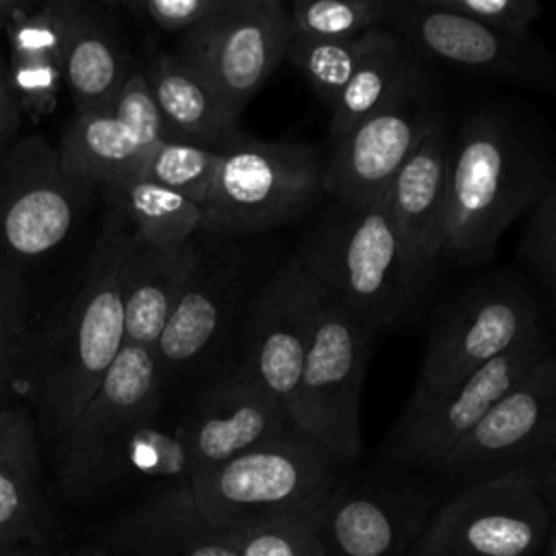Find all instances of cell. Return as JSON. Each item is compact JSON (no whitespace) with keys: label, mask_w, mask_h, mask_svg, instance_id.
I'll list each match as a JSON object with an SVG mask.
<instances>
[{"label":"cell","mask_w":556,"mask_h":556,"mask_svg":"<svg viewBox=\"0 0 556 556\" xmlns=\"http://www.w3.org/2000/svg\"><path fill=\"white\" fill-rule=\"evenodd\" d=\"M543 330L539 300L523 276L502 269L465 285L430 321L406 408L428 404Z\"/></svg>","instance_id":"8992f818"},{"label":"cell","mask_w":556,"mask_h":556,"mask_svg":"<svg viewBox=\"0 0 556 556\" xmlns=\"http://www.w3.org/2000/svg\"><path fill=\"white\" fill-rule=\"evenodd\" d=\"M106 191L115 213L128 219L130 230L154 248H180L202 232V206L148 178H130Z\"/></svg>","instance_id":"83f0119b"},{"label":"cell","mask_w":556,"mask_h":556,"mask_svg":"<svg viewBox=\"0 0 556 556\" xmlns=\"http://www.w3.org/2000/svg\"><path fill=\"white\" fill-rule=\"evenodd\" d=\"M437 9L469 17L486 28L513 35L532 37V26L541 15L536 0H430Z\"/></svg>","instance_id":"e575fe53"},{"label":"cell","mask_w":556,"mask_h":556,"mask_svg":"<svg viewBox=\"0 0 556 556\" xmlns=\"http://www.w3.org/2000/svg\"><path fill=\"white\" fill-rule=\"evenodd\" d=\"M389 28L421 59L489 80L523 85L556 98V54L534 35L513 37L430 0H395Z\"/></svg>","instance_id":"8fae6325"},{"label":"cell","mask_w":556,"mask_h":556,"mask_svg":"<svg viewBox=\"0 0 556 556\" xmlns=\"http://www.w3.org/2000/svg\"><path fill=\"white\" fill-rule=\"evenodd\" d=\"M128 226L117 213L91 254L83 285L52 337L37 376V421L61 441L124 348V311L117 267Z\"/></svg>","instance_id":"7a4b0ae2"},{"label":"cell","mask_w":556,"mask_h":556,"mask_svg":"<svg viewBox=\"0 0 556 556\" xmlns=\"http://www.w3.org/2000/svg\"><path fill=\"white\" fill-rule=\"evenodd\" d=\"M17 119H20V106L11 91L9 72L0 59V143L15 132Z\"/></svg>","instance_id":"f35d334b"},{"label":"cell","mask_w":556,"mask_h":556,"mask_svg":"<svg viewBox=\"0 0 556 556\" xmlns=\"http://www.w3.org/2000/svg\"><path fill=\"white\" fill-rule=\"evenodd\" d=\"M78 187L59 163L56 148L35 137L15 148L0 178V248L7 265L30 263L70 235Z\"/></svg>","instance_id":"e0dca14e"},{"label":"cell","mask_w":556,"mask_h":556,"mask_svg":"<svg viewBox=\"0 0 556 556\" xmlns=\"http://www.w3.org/2000/svg\"><path fill=\"white\" fill-rule=\"evenodd\" d=\"M26 7V0H0V28L7 30Z\"/></svg>","instance_id":"b9f144b4"},{"label":"cell","mask_w":556,"mask_h":556,"mask_svg":"<svg viewBox=\"0 0 556 556\" xmlns=\"http://www.w3.org/2000/svg\"><path fill=\"white\" fill-rule=\"evenodd\" d=\"M374 332L319 287L313 339L300 389V434L319 445L339 467L361 450V391Z\"/></svg>","instance_id":"52a82bcc"},{"label":"cell","mask_w":556,"mask_h":556,"mask_svg":"<svg viewBox=\"0 0 556 556\" xmlns=\"http://www.w3.org/2000/svg\"><path fill=\"white\" fill-rule=\"evenodd\" d=\"M293 30L280 0H222L198 26L180 35L174 54L202 76L235 113L287 59Z\"/></svg>","instance_id":"ba28073f"},{"label":"cell","mask_w":556,"mask_h":556,"mask_svg":"<svg viewBox=\"0 0 556 556\" xmlns=\"http://www.w3.org/2000/svg\"><path fill=\"white\" fill-rule=\"evenodd\" d=\"M552 352L543 332L489 361L463 382L417 408H404L384 445L391 463L434 469L482 421L504 393Z\"/></svg>","instance_id":"5bb4252c"},{"label":"cell","mask_w":556,"mask_h":556,"mask_svg":"<svg viewBox=\"0 0 556 556\" xmlns=\"http://www.w3.org/2000/svg\"><path fill=\"white\" fill-rule=\"evenodd\" d=\"M9 83L20 111L39 119L56 109L63 65L46 52H9Z\"/></svg>","instance_id":"836d02e7"},{"label":"cell","mask_w":556,"mask_h":556,"mask_svg":"<svg viewBox=\"0 0 556 556\" xmlns=\"http://www.w3.org/2000/svg\"><path fill=\"white\" fill-rule=\"evenodd\" d=\"M536 478H539L541 495L547 508V534L539 556H556V471L541 473Z\"/></svg>","instance_id":"ab89813d"},{"label":"cell","mask_w":556,"mask_h":556,"mask_svg":"<svg viewBox=\"0 0 556 556\" xmlns=\"http://www.w3.org/2000/svg\"><path fill=\"white\" fill-rule=\"evenodd\" d=\"M439 506L428 489L408 480L343 476L321 508L324 552L326 556H410Z\"/></svg>","instance_id":"9a60e30c"},{"label":"cell","mask_w":556,"mask_h":556,"mask_svg":"<svg viewBox=\"0 0 556 556\" xmlns=\"http://www.w3.org/2000/svg\"><path fill=\"white\" fill-rule=\"evenodd\" d=\"M111 109L139 132L148 148L154 150L159 143L169 141L165 122L141 70H130L126 83L111 102Z\"/></svg>","instance_id":"d590c367"},{"label":"cell","mask_w":556,"mask_h":556,"mask_svg":"<svg viewBox=\"0 0 556 556\" xmlns=\"http://www.w3.org/2000/svg\"><path fill=\"white\" fill-rule=\"evenodd\" d=\"M15 298H22V287H20L17 274L11 265H7L2 261L0 263V302L15 300Z\"/></svg>","instance_id":"60d3db41"},{"label":"cell","mask_w":556,"mask_h":556,"mask_svg":"<svg viewBox=\"0 0 556 556\" xmlns=\"http://www.w3.org/2000/svg\"><path fill=\"white\" fill-rule=\"evenodd\" d=\"M206 202L204 226L217 239L274 230L311 211L324 195L326 152L315 143L263 141L232 135Z\"/></svg>","instance_id":"5b68a950"},{"label":"cell","mask_w":556,"mask_h":556,"mask_svg":"<svg viewBox=\"0 0 556 556\" xmlns=\"http://www.w3.org/2000/svg\"><path fill=\"white\" fill-rule=\"evenodd\" d=\"M395 0H298L289 9L293 37L356 39L376 28H389Z\"/></svg>","instance_id":"f1b7e54d"},{"label":"cell","mask_w":556,"mask_h":556,"mask_svg":"<svg viewBox=\"0 0 556 556\" xmlns=\"http://www.w3.org/2000/svg\"><path fill=\"white\" fill-rule=\"evenodd\" d=\"M452 135L439 122L415 148L387 189V213L417 300L443 263Z\"/></svg>","instance_id":"ac0fdd59"},{"label":"cell","mask_w":556,"mask_h":556,"mask_svg":"<svg viewBox=\"0 0 556 556\" xmlns=\"http://www.w3.org/2000/svg\"><path fill=\"white\" fill-rule=\"evenodd\" d=\"M367 37L369 33L341 41L291 37L287 59L308 80L321 104L332 111L365 54Z\"/></svg>","instance_id":"f546056e"},{"label":"cell","mask_w":556,"mask_h":556,"mask_svg":"<svg viewBox=\"0 0 556 556\" xmlns=\"http://www.w3.org/2000/svg\"><path fill=\"white\" fill-rule=\"evenodd\" d=\"M35 419L22 406H0V543L35 534L39 508Z\"/></svg>","instance_id":"4316f807"},{"label":"cell","mask_w":556,"mask_h":556,"mask_svg":"<svg viewBox=\"0 0 556 556\" xmlns=\"http://www.w3.org/2000/svg\"><path fill=\"white\" fill-rule=\"evenodd\" d=\"M22 341V298L0 302V406L15 369Z\"/></svg>","instance_id":"74e56055"},{"label":"cell","mask_w":556,"mask_h":556,"mask_svg":"<svg viewBox=\"0 0 556 556\" xmlns=\"http://www.w3.org/2000/svg\"><path fill=\"white\" fill-rule=\"evenodd\" d=\"M200 243L163 250L130 228L122 248L117 285L124 311V343L154 352L176 300L198 261Z\"/></svg>","instance_id":"44dd1931"},{"label":"cell","mask_w":556,"mask_h":556,"mask_svg":"<svg viewBox=\"0 0 556 556\" xmlns=\"http://www.w3.org/2000/svg\"><path fill=\"white\" fill-rule=\"evenodd\" d=\"M222 0H124L122 7L128 9L137 20H146L169 33H187L202 24Z\"/></svg>","instance_id":"8d00e7d4"},{"label":"cell","mask_w":556,"mask_h":556,"mask_svg":"<svg viewBox=\"0 0 556 556\" xmlns=\"http://www.w3.org/2000/svg\"><path fill=\"white\" fill-rule=\"evenodd\" d=\"M243 298V263L232 250L204 252L154 348L163 378L204 363L224 341Z\"/></svg>","instance_id":"ffe728a7"},{"label":"cell","mask_w":556,"mask_h":556,"mask_svg":"<svg viewBox=\"0 0 556 556\" xmlns=\"http://www.w3.org/2000/svg\"><path fill=\"white\" fill-rule=\"evenodd\" d=\"M443 119L419 67L384 106L328 148L324 195L354 208L382 200L415 148Z\"/></svg>","instance_id":"7c38bea8"},{"label":"cell","mask_w":556,"mask_h":556,"mask_svg":"<svg viewBox=\"0 0 556 556\" xmlns=\"http://www.w3.org/2000/svg\"><path fill=\"white\" fill-rule=\"evenodd\" d=\"M163 380L152 350L124 343L100 387L59 441L61 469L70 482L111 467L126 439L154 419Z\"/></svg>","instance_id":"2e32d148"},{"label":"cell","mask_w":556,"mask_h":556,"mask_svg":"<svg viewBox=\"0 0 556 556\" xmlns=\"http://www.w3.org/2000/svg\"><path fill=\"white\" fill-rule=\"evenodd\" d=\"M547 508L539 478L517 471L463 486L443 502L415 552L424 556H539Z\"/></svg>","instance_id":"30bf717a"},{"label":"cell","mask_w":556,"mask_h":556,"mask_svg":"<svg viewBox=\"0 0 556 556\" xmlns=\"http://www.w3.org/2000/svg\"><path fill=\"white\" fill-rule=\"evenodd\" d=\"M556 421V350L523 374L450 452L439 473L460 486L500 476L541 473Z\"/></svg>","instance_id":"4fadbf2b"},{"label":"cell","mask_w":556,"mask_h":556,"mask_svg":"<svg viewBox=\"0 0 556 556\" xmlns=\"http://www.w3.org/2000/svg\"><path fill=\"white\" fill-rule=\"evenodd\" d=\"M317 304L319 285L291 254L256 291L241 326L239 367L282 408L298 434L302 374Z\"/></svg>","instance_id":"9c48e42d"},{"label":"cell","mask_w":556,"mask_h":556,"mask_svg":"<svg viewBox=\"0 0 556 556\" xmlns=\"http://www.w3.org/2000/svg\"><path fill=\"white\" fill-rule=\"evenodd\" d=\"M130 70L113 30L87 4L76 2L63 54V85L78 113L111 106Z\"/></svg>","instance_id":"d4e9b609"},{"label":"cell","mask_w":556,"mask_h":556,"mask_svg":"<svg viewBox=\"0 0 556 556\" xmlns=\"http://www.w3.org/2000/svg\"><path fill=\"white\" fill-rule=\"evenodd\" d=\"M410 556H424V554H419V552H413V554H410Z\"/></svg>","instance_id":"ee69618b"},{"label":"cell","mask_w":556,"mask_h":556,"mask_svg":"<svg viewBox=\"0 0 556 556\" xmlns=\"http://www.w3.org/2000/svg\"><path fill=\"white\" fill-rule=\"evenodd\" d=\"M111 539L128 556H237L224 534L200 517L189 480L126 515Z\"/></svg>","instance_id":"603a6c76"},{"label":"cell","mask_w":556,"mask_h":556,"mask_svg":"<svg viewBox=\"0 0 556 556\" xmlns=\"http://www.w3.org/2000/svg\"><path fill=\"white\" fill-rule=\"evenodd\" d=\"M343 480L313 441L287 432L213 469L189 476L200 517L217 532H232L282 515L324 506Z\"/></svg>","instance_id":"277c9868"},{"label":"cell","mask_w":556,"mask_h":556,"mask_svg":"<svg viewBox=\"0 0 556 556\" xmlns=\"http://www.w3.org/2000/svg\"><path fill=\"white\" fill-rule=\"evenodd\" d=\"M141 72L161 111L169 141L219 148L239 132V115L174 52H150Z\"/></svg>","instance_id":"7402d4cb"},{"label":"cell","mask_w":556,"mask_h":556,"mask_svg":"<svg viewBox=\"0 0 556 556\" xmlns=\"http://www.w3.org/2000/svg\"><path fill=\"white\" fill-rule=\"evenodd\" d=\"M293 256L374 334L404 321L419 302L387 213V195L358 208L332 202Z\"/></svg>","instance_id":"3957f363"},{"label":"cell","mask_w":556,"mask_h":556,"mask_svg":"<svg viewBox=\"0 0 556 556\" xmlns=\"http://www.w3.org/2000/svg\"><path fill=\"white\" fill-rule=\"evenodd\" d=\"M517 256L543 289L556 317V185L528 213Z\"/></svg>","instance_id":"d6a6232c"},{"label":"cell","mask_w":556,"mask_h":556,"mask_svg":"<svg viewBox=\"0 0 556 556\" xmlns=\"http://www.w3.org/2000/svg\"><path fill=\"white\" fill-rule=\"evenodd\" d=\"M65 176L78 187L113 189L141 176L152 148L111 106L78 113L56 148Z\"/></svg>","instance_id":"cb8c5ba5"},{"label":"cell","mask_w":556,"mask_h":556,"mask_svg":"<svg viewBox=\"0 0 556 556\" xmlns=\"http://www.w3.org/2000/svg\"><path fill=\"white\" fill-rule=\"evenodd\" d=\"M321 508L274 517L219 534L237 556H326L319 536Z\"/></svg>","instance_id":"4dcf8cb0"},{"label":"cell","mask_w":556,"mask_h":556,"mask_svg":"<svg viewBox=\"0 0 556 556\" xmlns=\"http://www.w3.org/2000/svg\"><path fill=\"white\" fill-rule=\"evenodd\" d=\"M556 185L552 143L513 100L471 106L450 143L443 261L476 267L502 235Z\"/></svg>","instance_id":"6da1fadb"},{"label":"cell","mask_w":556,"mask_h":556,"mask_svg":"<svg viewBox=\"0 0 556 556\" xmlns=\"http://www.w3.org/2000/svg\"><path fill=\"white\" fill-rule=\"evenodd\" d=\"M217 165V148H202L182 141H163L148 154L141 178L172 189L202 206L213 187Z\"/></svg>","instance_id":"1f68e13d"},{"label":"cell","mask_w":556,"mask_h":556,"mask_svg":"<svg viewBox=\"0 0 556 556\" xmlns=\"http://www.w3.org/2000/svg\"><path fill=\"white\" fill-rule=\"evenodd\" d=\"M287 432L293 428L282 408L237 365L206 387L176 441L193 476Z\"/></svg>","instance_id":"d6986e66"},{"label":"cell","mask_w":556,"mask_h":556,"mask_svg":"<svg viewBox=\"0 0 556 556\" xmlns=\"http://www.w3.org/2000/svg\"><path fill=\"white\" fill-rule=\"evenodd\" d=\"M424 67V61L391 28L369 30L365 54L330 111L328 148L384 106Z\"/></svg>","instance_id":"484cf974"},{"label":"cell","mask_w":556,"mask_h":556,"mask_svg":"<svg viewBox=\"0 0 556 556\" xmlns=\"http://www.w3.org/2000/svg\"><path fill=\"white\" fill-rule=\"evenodd\" d=\"M549 471H556V421H554V428H552V434H549L547 454H545V467H543L541 473H549Z\"/></svg>","instance_id":"7bdbcfd3"}]
</instances>
